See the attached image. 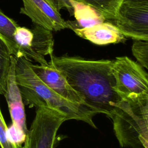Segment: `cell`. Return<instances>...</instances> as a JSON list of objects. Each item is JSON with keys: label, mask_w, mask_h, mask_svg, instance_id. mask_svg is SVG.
<instances>
[{"label": "cell", "mask_w": 148, "mask_h": 148, "mask_svg": "<svg viewBox=\"0 0 148 148\" xmlns=\"http://www.w3.org/2000/svg\"><path fill=\"white\" fill-rule=\"evenodd\" d=\"M23 6L20 13L28 16L35 24L51 31L68 28L67 21L61 17L60 12L46 0H22Z\"/></svg>", "instance_id": "7"}, {"label": "cell", "mask_w": 148, "mask_h": 148, "mask_svg": "<svg viewBox=\"0 0 148 148\" xmlns=\"http://www.w3.org/2000/svg\"><path fill=\"white\" fill-rule=\"evenodd\" d=\"M49 62L65 77L87 107L95 114L103 113L110 117L122 100L115 91L113 60L53 55Z\"/></svg>", "instance_id": "1"}, {"label": "cell", "mask_w": 148, "mask_h": 148, "mask_svg": "<svg viewBox=\"0 0 148 148\" xmlns=\"http://www.w3.org/2000/svg\"><path fill=\"white\" fill-rule=\"evenodd\" d=\"M76 21H67L68 28H87L105 21V18L96 9L85 3L69 0Z\"/></svg>", "instance_id": "11"}, {"label": "cell", "mask_w": 148, "mask_h": 148, "mask_svg": "<svg viewBox=\"0 0 148 148\" xmlns=\"http://www.w3.org/2000/svg\"><path fill=\"white\" fill-rule=\"evenodd\" d=\"M89 5L98 10L105 20H114L123 0H76Z\"/></svg>", "instance_id": "16"}, {"label": "cell", "mask_w": 148, "mask_h": 148, "mask_svg": "<svg viewBox=\"0 0 148 148\" xmlns=\"http://www.w3.org/2000/svg\"><path fill=\"white\" fill-rule=\"evenodd\" d=\"M115 91L123 99L148 95V75L138 63L127 56L113 60Z\"/></svg>", "instance_id": "4"}, {"label": "cell", "mask_w": 148, "mask_h": 148, "mask_svg": "<svg viewBox=\"0 0 148 148\" xmlns=\"http://www.w3.org/2000/svg\"><path fill=\"white\" fill-rule=\"evenodd\" d=\"M0 146L1 148H24L23 145L10 142L8 135V127L0 108Z\"/></svg>", "instance_id": "18"}, {"label": "cell", "mask_w": 148, "mask_h": 148, "mask_svg": "<svg viewBox=\"0 0 148 148\" xmlns=\"http://www.w3.org/2000/svg\"><path fill=\"white\" fill-rule=\"evenodd\" d=\"M122 3L132 6L148 7V0H123Z\"/></svg>", "instance_id": "20"}, {"label": "cell", "mask_w": 148, "mask_h": 148, "mask_svg": "<svg viewBox=\"0 0 148 148\" xmlns=\"http://www.w3.org/2000/svg\"><path fill=\"white\" fill-rule=\"evenodd\" d=\"M13 36L20 54V57H24L31 62H35L40 65L48 64L45 57L37 54L32 49L33 33L31 29L18 25L16 28Z\"/></svg>", "instance_id": "12"}, {"label": "cell", "mask_w": 148, "mask_h": 148, "mask_svg": "<svg viewBox=\"0 0 148 148\" xmlns=\"http://www.w3.org/2000/svg\"><path fill=\"white\" fill-rule=\"evenodd\" d=\"M110 118L121 147L148 148V95L123 99Z\"/></svg>", "instance_id": "3"}, {"label": "cell", "mask_w": 148, "mask_h": 148, "mask_svg": "<svg viewBox=\"0 0 148 148\" xmlns=\"http://www.w3.org/2000/svg\"><path fill=\"white\" fill-rule=\"evenodd\" d=\"M113 21L124 36L148 40V7L122 3Z\"/></svg>", "instance_id": "6"}, {"label": "cell", "mask_w": 148, "mask_h": 148, "mask_svg": "<svg viewBox=\"0 0 148 148\" xmlns=\"http://www.w3.org/2000/svg\"><path fill=\"white\" fill-rule=\"evenodd\" d=\"M66 120L65 116L58 110L46 107L36 108L24 148H54L57 131Z\"/></svg>", "instance_id": "5"}, {"label": "cell", "mask_w": 148, "mask_h": 148, "mask_svg": "<svg viewBox=\"0 0 148 148\" xmlns=\"http://www.w3.org/2000/svg\"><path fill=\"white\" fill-rule=\"evenodd\" d=\"M38 77L56 93L65 99L84 105L82 97L69 85L65 77L50 62L47 65L31 64Z\"/></svg>", "instance_id": "8"}, {"label": "cell", "mask_w": 148, "mask_h": 148, "mask_svg": "<svg viewBox=\"0 0 148 148\" xmlns=\"http://www.w3.org/2000/svg\"><path fill=\"white\" fill-rule=\"evenodd\" d=\"M134 56L142 67L148 68V40H134L132 46Z\"/></svg>", "instance_id": "17"}, {"label": "cell", "mask_w": 148, "mask_h": 148, "mask_svg": "<svg viewBox=\"0 0 148 148\" xmlns=\"http://www.w3.org/2000/svg\"><path fill=\"white\" fill-rule=\"evenodd\" d=\"M32 30L33 38L32 47L39 55L45 57L52 56L53 53L54 39L51 31L35 25Z\"/></svg>", "instance_id": "13"}, {"label": "cell", "mask_w": 148, "mask_h": 148, "mask_svg": "<svg viewBox=\"0 0 148 148\" xmlns=\"http://www.w3.org/2000/svg\"><path fill=\"white\" fill-rule=\"evenodd\" d=\"M18 26L15 21L7 16L0 9V36L5 41L11 54L16 58L20 54L14 39V32Z\"/></svg>", "instance_id": "14"}, {"label": "cell", "mask_w": 148, "mask_h": 148, "mask_svg": "<svg viewBox=\"0 0 148 148\" xmlns=\"http://www.w3.org/2000/svg\"><path fill=\"white\" fill-rule=\"evenodd\" d=\"M79 37L98 45L117 43L124 41V36L111 23L103 22L87 28L72 29Z\"/></svg>", "instance_id": "10"}, {"label": "cell", "mask_w": 148, "mask_h": 148, "mask_svg": "<svg viewBox=\"0 0 148 148\" xmlns=\"http://www.w3.org/2000/svg\"><path fill=\"white\" fill-rule=\"evenodd\" d=\"M12 56L5 41L0 36V95H4L6 91Z\"/></svg>", "instance_id": "15"}, {"label": "cell", "mask_w": 148, "mask_h": 148, "mask_svg": "<svg viewBox=\"0 0 148 148\" xmlns=\"http://www.w3.org/2000/svg\"><path fill=\"white\" fill-rule=\"evenodd\" d=\"M31 64L24 57L16 58V81L24 105L54 109L64 114L67 120L83 121L96 128L92 120L95 113L85 105L70 102L56 93L38 77Z\"/></svg>", "instance_id": "2"}, {"label": "cell", "mask_w": 148, "mask_h": 148, "mask_svg": "<svg viewBox=\"0 0 148 148\" xmlns=\"http://www.w3.org/2000/svg\"><path fill=\"white\" fill-rule=\"evenodd\" d=\"M49 4L54 7L57 11L66 8L71 14H73V10L69 0H46Z\"/></svg>", "instance_id": "19"}, {"label": "cell", "mask_w": 148, "mask_h": 148, "mask_svg": "<svg viewBox=\"0 0 148 148\" xmlns=\"http://www.w3.org/2000/svg\"><path fill=\"white\" fill-rule=\"evenodd\" d=\"M16 58L12 56L7 88L4 95L11 117L12 125L22 134L27 135L28 130L26 124L24 104L15 77Z\"/></svg>", "instance_id": "9"}]
</instances>
